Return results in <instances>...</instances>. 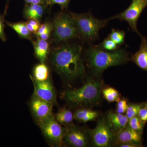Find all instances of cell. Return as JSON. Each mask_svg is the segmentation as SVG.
<instances>
[{"mask_svg": "<svg viewBox=\"0 0 147 147\" xmlns=\"http://www.w3.org/2000/svg\"><path fill=\"white\" fill-rule=\"evenodd\" d=\"M82 47L79 45L65 44L57 47L51 56L55 71L67 82L84 76L85 67L82 57Z\"/></svg>", "mask_w": 147, "mask_h": 147, "instance_id": "obj_1", "label": "cell"}, {"mask_svg": "<svg viewBox=\"0 0 147 147\" xmlns=\"http://www.w3.org/2000/svg\"><path fill=\"white\" fill-rule=\"evenodd\" d=\"M86 57L89 67L97 75L111 67L126 63L129 60L128 53L125 49L109 51L96 46L87 50Z\"/></svg>", "mask_w": 147, "mask_h": 147, "instance_id": "obj_2", "label": "cell"}, {"mask_svg": "<svg viewBox=\"0 0 147 147\" xmlns=\"http://www.w3.org/2000/svg\"><path fill=\"white\" fill-rule=\"evenodd\" d=\"M102 93L101 82L90 79L81 88L63 92L61 97L72 106L92 105L100 101Z\"/></svg>", "mask_w": 147, "mask_h": 147, "instance_id": "obj_3", "label": "cell"}, {"mask_svg": "<svg viewBox=\"0 0 147 147\" xmlns=\"http://www.w3.org/2000/svg\"><path fill=\"white\" fill-rule=\"evenodd\" d=\"M80 34L88 41L95 40L98 36L100 29L105 27L109 20H100L95 18L89 13H71Z\"/></svg>", "mask_w": 147, "mask_h": 147, "instance_id": "obj_4", "label": "cell"}, {"mask_svg": "<svg viewBox=\"0 0 147 147\" xmlns=\"http://www.w3.org/2000/svg\"><path fill=\"white\" fill-rule=\"evenodd\" d=\"M53 26V39L55 42H65L80 37L71 13H59L54 19Z\"/></svg>", "mask_w": 147, "mask_h": 147, "instance_id": "obj_5", "label": "cell"}, {"mask_svg": "<svg viewBox=\"0 0 147 147\" xmlns=\"http://www.w3.org/2000/svg\"><path fill=\"white\" fill-rule=\"evenodd\" d=\"M37 124L50 145L53 146L61 147L63 145L66 127H63L56 120L54 115Z\"/></svg>", "mask_w": 147, "mask_h": 147, "instance_id": "obj_6", "label": "cell"}, {"mask_svg": "<svg viewBox=\"0 0 147 147\" xmlns=\"http://www.w3.org/2000/svg\"><path fill=\"white\" fill-rule=\"evenodd\" d=\"M147 7V0H132L129 6L121 13L110 17L109 21L118 19L128 23L132 31L141 36L137 28V22L142 12Z\"/></svg>", "mask_w": 147, "mask_h": 147, "instance_id": "obj_7", "label": "cell"}, {"mask_svg": "<svg viewBox=\"0 0 147 147\" xmlns=\"http://www.w3.org/2000/svg\"><path fill=\"white\" fill-rule=\"evenodd\" d=\"M90 134L95 146L110 147L115 142V132L105 118L99 120L95 127L90 131Z\"/></svg>", "mask_w": 147, "mask_h": 147, "instance_id": "obj_8", "label": "cell"}, {"mask_svg": "<svg viewBox=\"0 0 147 147\" xmlns=\"http://www.w3.org/2000/svg\"><path fill=\"white\" fill-rule=\"evenodd\" d=\"M63 144L73 147H86L89 144L90 135L84 129L72 124L66 127Z\"/></svg>", "mask_w": 147, "mask_h": 147, "instance_id": "obj_9", "label": "cell"}, {"mask_svg": "<svg viewBox=\"0 0 147 147\" xmlns=\"http://www.w3.org/2000/svg\"><path fill=\"white\" fill-rule=\"evenodd\" d=\"M53 104L33 95L30 106L32 114L36 123L46 119L53 115Z\"/></svg>", "mask_w": 147, "mask_h": 147, "instance_id": "obj_10", "label": "cell"}, {"mask_svg": "<svg viewBox=\"0 0 147 147\" xmlns=\"http://www.w3.org/2000/svg\"><path fill=\"white\" fill-rule=\"evenodd\" d=\"M34 91L33 95L54 105L57 101V95L55 88L50 79L43 82L34 80L32 76Z\"/></svg>", "mask_w": 147, "mask_h": 147, "instance_id": "obj_11", "label": "cell"}, {"mask_svg": "<svg viewBox=\"0 0 147 147\" xmlns=\"http://www.w3.org/2000/svg\"><path fill=\"white\" fill-rule=\"evenodd\" d=\"M142 134L130 128L128 125L117 131L115 142L117 145L123 143H132L142 146Z\"/></svg>", "mask_w": 147, "mask_h": 147, "instance_id": "obj_12", "label": "cell"}, {"mask_svg": "<svg viewBox=\"0 0 147 147\" xmlns=\"http://www.w3.org/2000/svg\"><path fill=\"white\" fill-rule=\"evenodd\" d=\"M139 50L131 56V60L139 68L147 71V38L141 35Z\"/></svg>", "mask_w": 147, "mask_h": 147, "instance_id": "obj_13", "label": "cell"}, {"mask_svg": "<svg viewBox=\"0 0 147 147\" xmlns=\"http://www.w3.org/2000/svg\"><path fill=\"white\" fill-rule=\"evenodd\" d=\"M113 131L116 132L128 125L129 119L126 115L109 111L107 114V119Z\"/></svg>", "mask_w": 147, "mask_h": 147, "instance_id": "obj_14", "label": "cell"}, {"mask_svg": "<svg viewBox=\"0 0 147 147\" xmlns=\"http://www.w3.org/2000/svg\"><path fill=\"white\" fill-rule=\"evenodd\" d=\"M35 55L40 63H45L50 50V44L47 40L38 38L33 41Z\"/></svg>", "mask_w": 147, "mask_h": 147, "instance_id": "obj_15", "label": "cell"}, {"mask_svg": "<svg viewBox=\"0 0 147 147\" xmlns=\"http://www.w3.org/2000/svg\"><path fill=\"white\" fill-rule=\"evenodd\" d=\"M47 5L42 4H26L24 14L28 19H34L40 21L44 15Z\"/></svg>", "mask_w": 147, "mask_h": 147, "instance_id": "obj_16", "label": "cell"}, {"mask_svg": "<svg viewBox=\"0 0 147 147\" xmlns=\"http://www.w3.org/2000/svg\"><path fill=\"white\" fill-rule=\"evenodd\" d=\"M97 112L87 108H80L74 113V119L80 122L86 123L94 120L98 116Z\"/></svg>", "mask_w": 147, "mask_h": 147, "instance_id": "obj_17", "label": "cell"}, {"mask_svg": "<svg viewBox=\"0 0 147 147\" xmlns=\"http://www.w3.org/2000/svg\"><path fill=\"white\" fill-rule=\"evenodd\" d=\"M5 23L8 27L13 29L20 37L31 40L32 32L28 28L26 23H11L6 21Z\"/></svg>", "mask_w": 147, "mask_h": 147, "instance_id": "obj_18", "label": "cell"}, {"mask_svg": "<svg viewBox=\"0 0 147 147\" xmlns=\"http://www.w3.org/2000/svg\"><path fill=\"white\" fill-rule=\"evenodd\" d=\"M55 117L61 125L67 127L73 124L74 114L71 110L65 108H61L55 114Z\"/></svg>", "mask_w": 147, "mask_h": 147, "instance_id": "obj_19", "label": "cell"}, {"mask_svg": "<svg viewBox=\"0 0 147 147\" xmlns=\"http://www.w3.org/2000/svg\"><path fill=\"white\" fill-rule=\"evenodd\" d=\"M34 80L38 82H43L49 80L50 71L48 67L45 63H40L35 67L33 71Z\"/></svg>", "mask_w": 147, "mask_h": 147, "instance_id": "obj_20", "label": "cell"}, {"mask_svg": "<svg viewBox=\"0 0 147 147\" xmlns=\"http://www.w3.org/2000/svg\"><path fill=\"white\" fill-rule=\"evenodd\" d=\"M102 94L105 100L109 102H117L120 100L119 93L112 87H108L102 90Z\"/></svg>", "mask_w": 147, "mask_h": 147, "instance_id": "obj_21", "label": "cell"}, {"mask_svg": "<svg viewBox=\"0 0 147 147\" xmlns=\"http://www.w3.org/2000/svg\"><path fill=\"white\" fill-rule=\"evenodd\" d=\"M125 35V32L123 30L113 29L108 37L119 46L124 42Z\"/></svg>", "mask_w": 147, "mask_h": 147, "instance_id": "obj_22", "label": "cell"}, {"mask_svg": "<svg viewBox=\"0 0 147 147\" xmlns=\"http://www.w3.org/2000/svg\"><path fill=\"white\" fill-rule=\"evenodd\" d=\"M145 124L146 123L142 121L137 115L129 119L128 126L141 134L143 132Z\"/></svg>", "mask_w": 147, "mask_h": 147, "instance_id": "obj_23", "label": "cell"}, {"mask_svg": "<svg viewBox=\"0 0 147 147\" xmlns=\"http://www.w3.org/2000/svg\"><path fill=\"white\" fill-rule=\"evenodd\" d=\"M145 102L131 103L128 104L127 109L126 116L129 119L137 116L139 110L145 105Z\"/></svg>", "mask_w": 147, "mask_h": 147, "instance_id": "obj_24", "label": "cell"}, {"mask_svg": "<svg viewBox=\"0 0 147 147\" xmlns=\"http://www.w3.org/2000/svg\"><path fill=\"white\" fill-rule=\"evenodd\" d=\"M99 46L103 50L109 51H114L118 49V45L109 37L105 38Z\"/></svg>", "mask_w": 147, "mask_h": 147, "instance_id": "obj_25", "label": "cell"}, {"mask_svg": "<svg viewBox=\"0 0 147 147\" xmlns=\"http://www.w3.org/2000/svg\"><path fill=\"white\" fill-rule=\"evenodd\" d=\"M8 5H6L5 10L3 13L0 14V39L3 42H5L7 40V37L5 32V18L6 14L8 8Z\"/></svg>", "mask_w": 147, "mask_h": 147, "instance_id": "obj_26", "label": "cell"}, {"mask_svg": "<svg viewBox=\"0 0 147 147\" xmlns=\"http://www.w3.org/2000/svg\"><path fill=\"white\" fill-rule=\"evenodd\" d=\"M128 105L127 100L126 99H120L118 101L116 105V113L122 114L126 113Z\"/></svg>", "mask_w": 147, "mask_h": 147, "instance_id": "obj_27", "label": "cell"}, {"mask_svg": "<svg viewBox=\"0 0 147 147\" xmlns=\"http://www.w3.org/2000/svg\"><path fill=\"white\" fill-rule=\"evenodd\" d=\"M70 0H48L47 5L52 6L53 5L57 4L62 9L66 8L68 6Z\"/></svg>", "mask_w": 147, "mask_h": 147, "instance_id": "obj_28", "label": "cell"}, {"mask_svg": "<svg viewBox=\"0 0 147 147\" xmlns=\"http://www.w3.org/2000/svg\"><path fill=\"white\" fill-rule=\"evenodd\" d=\"M53 24H50L49 25V27L46 29V30L45 32H43L41 34L38 35V38H41V39L45 40H47L49 39L51 35L52 32L53 31Z\"/></svg>", "mask_w": 147, "mask_h": 147, "instance_id": "obj_29", "label": "cell"}, {"mask_svg": "<svg viewBox=\"0 0 147 147\" xmlns=\"http://www.w3.org/2000/svg\"><path fill=\"white\" fill-rule=\"evenodd\" d=\"M137 116L139 117L140 119L144 122L146 123L147 122V109L145 108L144 106L141 108L139 110Z\"/></svg>", "mask_w": 147, "mask_h": 147, "instance_id": "obj_30", "label": "cell"}, {"mask_svg": "<svg viewBox=\"0 0 147 147\" xmlns=\"http://www.w3.org/2000/svg\"><path fill=\"white\" fill-rule=\"evenodd\" d=\"M24 1L26 4H42L48 5V0H24Z\"/></svg>", "mask_w": 147, "mask_h": 147, "instance_id": "obj_31", "label": "cell"}, {"mask_svg": "<svg viewBox=\"0 0 147 147\" xmlns=\"http://www.w3.org/2000/svg\"><path fill=\"white\" fill-rule=\"evenodd\" d=\"M27 22H28L29 24H30L34 27L36 33L37 32L39 28L40 27V25H41L40 24L39 21L35 20V19H28V20L27 21Z\"/></svg>", "mask_w": 147, "mask_h": 147, "instance_id": "obj_32", "label": "cell"}, {"mask_svg": "<svg viewBox=\"0 0 147 147\" xmlns=\"http://www.w3.org/2000/svg\"><path fill=\"white\" fill-rule=\"evenodd\" d=\"M50 23H46L40 25L39 29H38V30L37 32L36 33V34L37 36L38 35L41 34H42V33L43 32H45V31L46 30V29H47V28H48V27H49V25H50Z\"/></svg>", "mask_w": 147, "mask_h": 147, "instance_id": "obj_33", "label": "cell"}, {"mask_svg": "<svg viewBox=\"0 0 147 147\" xmlns=\"http://www.w3.org/2000/svg\"><path fill=\"white\" fill-rule=\"evenodd\" d=\"M119 147H141L142 146L136 144H132V143H123V144H120L118 145Z\"/></svg>", "mask_w": 147, "mask_h": 147, "instance_id": "obj_34", "label": "cell"}, {"mask_svg": "<svg viewBox=\"0 0 147 147\" xmlns=\"http://www.w3.org/2000/svg\"><path fill=\"white\" fill-rule=\"evenodd\" d=\"M144 107L147 109V102H145Z\"/></svg>", "mask_w": 147, "mask_h": 147, "instance_id": "obj_35", "label": "cell"}]
</instances>
